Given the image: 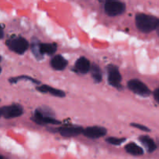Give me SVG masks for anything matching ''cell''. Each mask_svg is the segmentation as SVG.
<instances>
[{
	"instance_id": "cell-27",
	"label": "cell",
	"mask_w": 159,
	"mask_h": 159,
	"mask_svg": "<svg viewBox=\"0 0 159 159\" xmlns=\"http://www.w3.org/2000/svg\"><path fill=\"white\" fill-rule=\"evenodd\" d=\"M0 159H3V158L2 156H0Z\"/></svg>"
},
{
	"instance_id": "cell-22",
	"label": "cell",
	"mask_w": 159,
	"mask_h": 159,
	"mask_svg": "<svg viewBox=\"0 0 159 159\" xmlns=\"http://www.w3.org/2000/svg\"><path fill=\"white\" fill-rule=\"evenodd\" d=\"M155 30H156V32H157V34H158V35L159 36V20H158V24H157V26H156V28H155Z\"/></svg>"
},
{
	"instance_id": "cell-6",
	"label": "cell",
	"mask_w": 159,
	"mask_h": 159,
	"mask_svg": "<svg viewBox=\"0 0 159 159\" xmlns=\"http://www.w3.org/2000/svg\"><path fill=\"white\" fill-rule=\"evenodd\" d=\"M107 72H108V82L110 85L116 88L120 87L122 77L117 67L113 65H109L107 68Z\"/></svg>"
},
{
	"instance_id": "cell-11",
	"label": "cell",
	"mask_w": 159,
	"mask_h": 159,
	"mask_svg": "<svg viewBox=\"0 0 159 159\" xmlns=\"http://www.w3.org/2000/svg\"><path fill=\"white\" fill-rule=\"evenodd\" d=\"M37 89L38 90L39 92L43 93H50L52 96H56V97H65V93L62 90L57 89H54L53 87L50 86V85H43L41 86L37 87Z\"/></svg>"
},
{
	"instance_id": "cell-12",
	"label": "cell",
	"mask_w": 159,
	"mask_h": 159,
	"mask_svg": "<svg viewBox=\"0 0 159 159\" xmlns=\"http://www.w3.org/2000/svg\"><path fill=\"white\" fill-rule=\"evenodd\" d=\"M68 65V61L66 59L61 55H56L51 59V65L54 70L61 71L65 69V67Z\"/></svg>"
},
{
	"instance_id": "cell-23",
	"label": "cell",
	"mask_w": 159,
	"mask_h": 159,
	"mask_svg": "<svg viewBox=\"0 0 159 159\" xmlns=\"http://www.w3.org/2000/svg\"><path fill=\"white\" fill-rule=\"evenodd\" d=\"M3 36H4V34H3V31H2V29L1 27H0V39H2L3 37Z\"/></svg>"
},
{
	"instance_id": "cell-5",
	"label": "cell",
	"mask_w": 159,
	"mask_h": 159,
	"mask_svg": "<svg viewBox=\"0 0 159 159\" xmlns=\"http://www.w3.org/2000/svg\"><path fill=\"white\" fill-rule=\"evenodd\" d=\"M1 109L2 116H4L6 119L19 117L23 113V108L20 104H13V105L2 107Z\"/></svg>"
},
{
	"instance_id": "cell-20",
	"label": "cell",
	"mask_w": 159,
	"mask_h": 159,
	"mask_svg": "<svg viewBox=\"0 0 159 159\" xmlns=\"http://www.w3.org/2000/svg\"><path fill=\"white\" fill-rule=\"evenodd\" d=\"M130 126H131V127H135V128L140 129V130H143V131H146V132H149V131H151L150 129H149L148 127H145V126L142 125V124H134V123H132V124H130Z\"/></svg>"
},
{
	"instance_id": "cell-3",
	"label": "cell",
	"mask_w": 159,
	"mask_h": 159,
	"mask_svg": "<svg viewBox=\"0 0 159 159\" xmlns=\"http://www.w3.org/2000/svg\"><path fill=\"white\" fill-rule=\"evenodd\" d=\"M129 89L133 92L135 94L138 96H143V97H148L151 95V90L149 89L148 87L140 81L139 79H131L127 83Z\"/></svg>"
},
{
	"instance_id": "cell-21",
	"label": "cell",
	"mask_w": 159,
	"mask_h": 159,
	"mask_svg": "<svg viewBox=\"0 0 159 159\" xmlns=\"http://www.w3.org/2000/svg\"><path fill=\"white\" fill-rule=\"evenodd\" d=\"M153 94H154V98H155V101H156L158 103H159V89H157L156 90H155Z\"/></svg>"
},
{
	"instance_id": "cell-14",
	"label": "cell",
	"mask_w": 159,
	"mask_h": 159,
	"mask_svg": "<svg viewBox=\"0 0 159 159\" xmlns=\"http://www.w3.org/2000/svg\"><path fill=\"white\" fill-rule=\"evenodd\" d=\"M57 51V44L53 43H40V52L43 54H54Z\"/></svg>"
},
{
	"instance_id": "cell-18",
	"label": "cell",
	"mask_w": 159,
	"mask_h": 159,
	"mask_svg": "<svg viewBox=\"0 0 159 159\" xmlns=\"http://www.w3.org/2000/svg\"><path fill=\"white\" fill-rule=\"evenodd\" d=\"M126 141V138H109L106 139L108 144H113V145H120L123 142Z\"/></svg>"
},
{
	"instance_id": "cell-2",
	"label": "cell",
	"mask_w": 159,
	"mask_h": 159,
	"mask_svg": "<svg viewBox=\"0 0 159 159\" xmlns=\"http://www.w3.org/2000/svg\"><path fill=\"white\" fill-rule=\"evenodd\" d=\"M6 45L11 51L19 54H24L29 48V43L23 37H15L11 38L6 41Z\"/></svg>"
},
{
	"instance_id": "cell-25",
	"label": "cell",
	"mask_w": 159,
	"mask_h": 159,
	"mask_svg": "<svg viewBox=\"0 0 159 159\" xmlns=\"http://www.w3.org/2000/svg\"><path fill=\"white\" fill-rule=\"evenodd\" d=\"M1 71H2V68H1V67H0V73H1Z\"/></svg>"
},
{
	"instance_id": "cell-15",
	"label": "cell",
	"mask_w": 159,
	"mask_h": 159,
	"mask_svg": "<svg viewBox=\"0 0 159 159\" xmlns=\"http://www.w3.org/2000/svg\"><path fill=\"white\" fill-rule=\"evenodd\" d=\"M125 150L127 151V153L130 154V155H136V156L142 155L144 154V150L140 146H138V144L134 142L129 143L128 144H127L125 146Z\"/></svg>"
},
{
	"instance_id": "cell-1",
	"label": "cell",
	"mask_w": 159,
	"mask_h": 159,
	"mask_svg": "<svg viewBox=\"0 0 159 159\" xmlns=\"http://www.w3.org/2000/svg\"><path fill=\"white\" fill-rule=\"evenodd\" d=\"M158 19L157 17L144 13L137 14L135 17V23L137 27L143 33H150L155 30L158 24Z\"/></svg>"
},
{
	"instance_id": "cell-4",
	"label": "cell",
	"mask_w": 159,
	"mask_h": 159,
	"mask_svg": "<svg viewBox=\"0 0 159 159\" xmlns=\"http://www.w3.org/2000/svg\"><path fill=\"white\" fill-rule=\"evenodd\" d=\"M105 12L110 16H116L124 13L126 9V5L119 1H107L105 3Z\"/></svg>"
},
{
	"instance_id": "cell-9",
	"label": "cell",
	"mask_w": 159,
	"mask_h": 159,
	"mask_svg": "<svg viewBox=\"0 0 159 159\" xmlns=\"http://www.w3.org/2000/svg\"><path fill=\"white\" fill-rule=\"evenodd\" d=\"M84 129L79 126H65L58 129L61 135L65 138H72L78 136L83 132Z\"/></svg>"
},
{
	"instance_id": "cell-16",
	"label": "cell",
	"mask_w": 159,
	"mask_h": 159,
	"mask_svg": "<svg viewBox=\"0 0 159 159\" xmlns=\"http://www.w3.org/2000/svg\"><path fill=\"white\" fill-rule=\"evenodd\" d=\"M92 73V77L94 79L95 82H100L102 81V71H101L100 68L98 65H93L90 68Z\"/></svg>"
},
{
	"instance_id": "cell-24",
	"label": "cell",
	"mask_w": 159,
	"mask_h": 159,
	"mask_svg": "<svg viewBox=\"0 0 159 159\" xmlns=\"http://www.w3.org/2000/svg\"><path fill=\"white\" fill-rule=\"evenodd\" d=\"M2 116V109L0 108V117H1Z\"/></svg>"
},
{
	"instance_id": "cell-8",
	"label": "cell",
	"mask_w": 159,
	"mask_h": 159,
	"mask_svg": "<svg viewBox=\"0 0 159 159\" xmlns=\"http://www.w3.org/2000/svg\"><path fill=\"white\" fill-rule=\"evenodd\" d=\"M32 120L35 123L40 125H43V124H54V125H58L61 124V122L51 116H43L38 110H35L34 116L32 117Z\"/></svg>"
},
{
	"instance_id": "cell-10",
	"label": "cell",
	"mask_w": 159,
	"mask_h": 159,
	"mask_svg": "<svg viewBox=\"0 0 159 159\" xmlns=\"http://www.w3.org/2000/svg\"><path fill=\"white\" fill-rule=\"evenodd\" d=\"M90 68H91V65H90L89 61L84 57L78 59L75 65V70L81 74H85L89 72Z\"/></svg>"
},
{
	"instance_id": "cell-7",
	"label": "cell",
	"mask_w": 159,
	"mask_h": 159,
	"mask_svg": "<svg viewBox=\"0 0 159 159\" xmlns=\"http://www.w3.org/2000/svg\"><path fill=\"white\" fill-rule=\"evenodd\" d=\"M107 129L105 127L95 126V127H89L84 129L82 134L86 138L96 139V138H100L105 136L107 134Z\"/></svg>"
},
{
	"instance_id": "cell-19",
	"label": "cell",
	"mask_w": 159,
	"mask_h": 159,
	"mask_svg": "<svg viewBox=\"0 0 159 159\" xmlns=\"http://www.w3.org/2000/svg\"><path fill=\"white\" fill-rule=\"evenodd\" d=\"M31 50H32L33 53H34L35 57L37 59H41L42 58V54L40 52V44H37L36 43H33L31 45Z\"/></svg>"
},
{
	"instance_id": "cell-13",
	"label": "cell",
	"mask_w": 159,
	"mask_h": 159,
	"mask_svg": "<svg viewBox=\"0 0 159 159\" xmlns=\"http://www.w3.org/2000/svg\"><path fill=\"white\" fill-rule=\"evenodd\" d=\"M139 141L142 143L143 145L147 148L148 152H153L156 150L157 145L155 141L148 136H141L139 138Z\"/></svg>"
},
{
	"instance_id": "cell-17",
	"label": "cell",
	"mask_w": 159,
	"mask_h": 159,
	"mask_svg": "<svg viewBox=\"0 0 159 159\" xmlns=\"http://www.w3.org/2000/svg\"><path fill=\"white\" fill-rule=\"evenodd\" d=\"M20 79H27V80L33 82L34 83H36V84L40 83V82H38L37 79H34L31 77H28V76H23V75L20 76V77H16V78H12V79H9V82H10V83H16V82H19Z\"/></svg>"
},
{
	"instance_id": "cell-26",
	"label": "cell",
	"mask_w": 159,
	"mask_h": 159,
	"mask_svg": "<svg viewBox=\"0 0 159 159\" xmlns=\"http://www.w3.org/2000/svg\"><path fill=\"white\" fill-rule=\"evenodd\" d=\"M1 60H2V57H1V56H0V61H1Z\"/></svg>"
}]
</instances>
